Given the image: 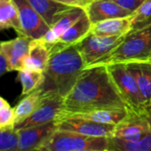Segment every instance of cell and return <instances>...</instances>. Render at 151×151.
Masks as SVG:
<instances>
[{"label":"cell","mask_w":151,"mask_h":151,"mask_svg":"<svg viewBox=\"0 0 151 151\" xmlns=\"http://www.w3.org/2000/svg\"><path fill=\"white\" fill-rule=\"evenodd\" d=\"M57 130L55 121L31 127L18 129V151L39 150L43 142Z\"/></svg>","instance_id":"obj_12"},{"label":"cell","mask_w":151,"mask_h":151,"mask_svg":"<svg viewBox=\"0 0 151 151\" xmlns=\"http://www.w3.org/2000/svg\"><path fill=\"white\" fill-rule=\"evenodd\" d=\"M82 7L92 24L133 14V12L122 7L114 0H89Z\"/></svg>","instance_id":"obj_10"},{"label":"cell","mask_w":151,"mask_h":151,"mask_svg":"<svg viewBox=\"0 0 151 151\" xmlns=\"http://www.w3.org/2000/svg\"><path fill=\"white\" fill-rule=\"evenodd\" d=\"M108 151H151V131L136 142H123L109 137Z\"/></svg>","instance_id":"obj_24"},{"label":"cell","mask_w":151,"mask_h":151,"mask_svg":"<svg viewBox=\"0 0 151 151\" xmlns=\"http://www.w3.org/2000/svg\"><path fill=\"white\" fill-rule=\"evenodd\" d=\"M150 61H151V60H150Z\"/></svg>","instance_id":"obj_35"},{"label":"cell","mask_w":151,"mask_h":151,"mask_svg":"<svg viewBox=\"0 0 151 151\" xmlns=\"http://www.w3.org/2000/svg\"><path fill=\"white\" fill-rule=\"evenodd\" d=\"M12 71V69L8 58L3 51L0 50V75H4V73Z\"/></svg>","instance_id":"obj_29"},{"label":"cell","mask_w":151,"mask_h":151,"mask_svg":"<svg viewBox=\"0 0 151 151\" xmlns=\"http://www.w3.org/2000/svg\"><path fill=\"white\" fill-rule=\"evenodd\" d=\"M43 91L44 88L42 85L33 92L25 96V97L14 107L15 127L27 119L34 113L41 102Z\"/></svg>","instance_id":"obj_20"},{"label":"cell","mask_w":151,"mask_h":151,"mask_svg":"<svg viewBox=\"0 0 151 151\" xmlns=\"http://www.w3.org/2000/svg\"><path fill=\"white\" fill-rule=\"evenodd\" d=\"M17 80L22 86L21 96H27L42 85L45 75L43 72L24 68L18 71Z\"/></svg>","instance_id":"obj_23"},{"label":"cell","mask_w":151,"mask_h":151,"mask_svg":"<svg viewBox=\"0 0 151 151\" xmlns=\"http://www.w3.org/2000/svg\"><path fill=\"white\" fill-rule=\"evenodd\" d=\"M63 111L64 96L55 90H44L41 102L34 113L15 127L20 129L55 121Z\"/></svg>","instance_id":"obj_7"},{"label":"cell","mask_w":151,"mask_h":151,"mask_svg":"<svg viewBox=\"0 0 151 151\" xmlns=\"http://www.w3.org/2000/svg\"><path fill=\"white\" fill-rule=\"evenodd\" d=\"M125 65L138 81L149 113L151 111V61L131 62Z\"/></svg>","instance_id":"obj_16"},{"label":"cell","mask_w":151,"mask_h":151,"mask_svg":"<svg viewBox=\"0 0 151 151\" xmlns=\"http://www.w3.org/2000/svg\"><path fill=\"white\" fill-rule=\"evenodd\" d=\"M105 66L128 111L137 115L147 116L148 111L145 101L138 81L127 65L125 64H114Z\"/></svg>","instance_id":"obj_4"},{"label":"cell","mask_w":151,"mask_h":151,"mask_svg":"<svg viewBox=\"0 0 151 151\" xmlns=\"http://www.w3.org/2000/svg\"><path fill=\"white\" fill-rule=\"evenodd\" d=\"M73 4H76V5H81V6H83L86 3V0H70Z\"/></svg>","instance_id":"obj_30"},{"label":"cell","mask_w":151,"mask_h":151,"mask_svg":"<svg viewBox=\"0 0 151 151\" xmlns=\"http://www.w3.org/2000/svg\"><path fill=\"white\" fill-rule=\"evenodd\" d=\"M150 131L146 116L129 113L124 120L116 125L111 137L123 142H136Z\"/></svg>","instance_id":"obj_11"},{"label":"cell","mask_w":151,"mask_h":151,"mask_svg":"<svg viewBox=\"0 0 151 151\" xmlns=\"http://www.w3.org/2000/svg\"><path fill=\"white\" fill-rule=\"evenodd\" d=\"M15 113L14 108H12L7 101L1 97L0 98V127L15 126L14 123Z\"/></svg>","instance_id":"obj_27"},{"label":"cell","mask_w":151,"mask_h":151,"mask_svg":"<svg viewBox=\"0 0 151 151\" xmlns=\"http://www.w3.org/2000/svg\"><path fill=\"white\" fill-rule=\"evenodd\" d=\"M150 60L151 25H150L127 33L124 40L115 49L85 68Z\"/></svg>","instance_id":"obj_3"},{"label":"cell","mask_w":151,"mask_h":151,"mask_svg":"<svg viewBox=\"0 0 151 151\" xmlns=\"http://www.w3.org/2000/svg\"><path fill=\"white\" fill-rule=\"evenodd\" d=\"M57 130L69 131L94 137H111L116 125L101 124L73 115H59L56 120Z\"/></svg>","instance_id":"obj_8"},{"label":"cell","mask_w":151,"mask_h":151,"mask_svg":"<svg viewBox=\"0 0 151 151\" xmlns=\"http://www.w3.org/2000/svg\"><path fill=\"white\" fill-rule=\"evenodd\" d=\"M132 30L131 16L105 19L92 24L90 33L101 36H119Z\"/></svg>","instance_id":"obj_17"},{"label":"cell","mask_w":151,"mask_h":151,"mask_svg":"<svg viewBox=\"0 0 151 151\" xmlns=\"http://www.w3.org/2000/svg\"><path fill=\"white\" fill-rule=\"evenodd\" d=\"M85 12V10L81 5H75L65 12L52 25L50 30L42 37V41L47 44H53L58 41L60 36Z\"/></svg>","instance_id":"obj_15"},{"label":"cell","mask_w":151,"mask_h":151,"mask_svg":"<svg viewBox=\"0 0 151 151\" xmlns=\"http://www.w3.org/2000/svg\"><path fill=\"white\" fill-rule=\"evenodd\" d=\"M86 1H87V0H86Z\"/></svg>","instance_id":"obj_34"},{"label":"cell","mask_w":151,"mask_h":151,"mask_svg":"<svg viewBox=\"0 0 151 151\" xmlns=\"http://www.w3.org/2000/svg\"><path fill=\"white\" fill-rule=\"evenodd\" d=\"M114 1H116L119 4H120L122 7L126 8L127 10H129L134 12L146 0H114Z\"/></svg>","instance_id":"obj_28"},{"label":"cell","mask_w":151,"mask_h":151,"mask_svg":"<svg viewBox=\"0 0 151 151\" xmlns=\"http://www.w3.org/2000/svg\"><path fill=\"white\" fill-rule=\"evenodd\" d=\"M92 23L87 15L86 12L60 36L58 41L53 44L47 45L50 50H54L56 49L65 47L73 44H76L81 39H83L87 35L90 33Z\"/></svg>","instance_id":"obj_14"},{"label":"cell","mask_w":151,"mask_h":151,"mask_svg":"<svg viewBox=\"0 0 151 151\" xmlns=\"http://www.w3.org/2000/svg\"><path fill=\"white\" fill-rule=\"evenodd\" d=\"M84 68V61L75 44L51 50L42 87L44 90H55L65 98Z\"/></svg>","instance_id":"obj_2"},{"label":"cell","mask_w":151,"mask_h":151,"mask_svg":"<svg viewBox=\"0 0 151 151\" xmlns=\"http://www.w3.org/2000/svg\"><path fill=\"white\" fill-rule=\"evenodd\" d=\"M88 1H89V0H87V1H86V3H87V2H88ZM86 3H85V4H86Z\"/></svg>","instance_id":"obj_33"},{"label":"cell","mask_w":151,"mask_h":151,"mask_svg":"<svg viewBox=\"0 0 151 151\" xmlns=\"http://www.w3.org/2000/svg\"><path fill=\"white\" fill-rule=\"evenodd\" d=\"M31 39L26 35H18L9 41H4L0 44V50L8 58L12 71H19L25 68V62L28 55Z\"/></svg>","instance_id":"obj_13"},{"label":"cell","mask_w":151,"mask_h":151,"mask_svg":"<svg viewBox=\"0 0 151 151\" xmlns=\"http://www.w3.org/2000/svg\"><path fill=\"white\" fill-rule=\"evenodd\" d=\"M50 58V50L42 38L32 39L25 68L43 72L46 70Z\"/></svg>","instance_id":"obj_18"},{"label":"cell","mask_w":151,"mask_h":151,"mask_svg":"<svg viewBox=\"0 0 151 151\" xmlns=\"http://www.w3.org/2000/svg\"><path fill=\"white\" fill-rule=\"evenodd\" d=\"M28 3L40 13L46 23L51 27L56 21L68 10L73 8V4H67L53 0H27Z\"/></svg>","instance_id":"obj_19"},{"label":"cell","mask_w":151,"mask_h":151,"mask_svg":"<svg viewBox=\"0 0 151 151\" xmlns=\"http://www.w3.org/2000/svg\"><path fill=\"white\" fill-rule=\"evenodd\" d=\"M13 2L17 6L21 27L26 36L31 40L42 38L50 27L27 0H13Z\"/></svg>","instance_id":"obj_9"},{"label":"cell","mask_w":151,"mask_h":151,"mask_svg":"<svg viewBox=\"0 0 151 151\" xmlns=\"http://www.w3.org/2000/svg\"><path fill=\"white\" fill-rule=\"evenodd\" d=\"M127 109L105 65L85 68L64 98L61 114L88 113L101 110Z\"/></svg>","instance_id":"obj_1"},{"label":"cell","mask_w":151,"mask_h":151,"mask_svg":"<svg viewBox=\"0 0 151 151\" xmlns=\"http://www.w3.org/2000/svg\"><path fill=\"white\" fill-rule=\"evenodd\" d=\"M146 118H147V119H148V121H149V123H150V130H151V111L147 114V116H146Z\"/></svg>","instance_id":"obj_32"},{"label":"cell","mask_w":151,"mask_h":151,"mask_svg":"<svg viewBox=\"0 0 151 151\" xmlns=\"http://www.w3.org/2000/svg\"><path fill=\"white\" fill-rule=\"evenodd\" d=\"M129 113L130 112L128 111L127 109H119V110H101V111H95L88 113L60 114V115H73L101 124L118 125L122 120H124L129 115Z\"/></svg>","instance_id":"obj_22"},{"label":"cell","mask_w":151,"mask_h":151,"mask_svg":"<svg viewBox=\"0 0 151 151\" xmlns=\"http://www.w3.org/2000/svg\"><path fill=\"white\" fill-rule=\"evenodd\" d=\"M53 1L59 2V3H63V4H73L70 0H53ZM73 5H76V4H73Z\"/></svg>","instance_id":"obj_31"},{"label":"cell","mask_w":151,"mask_h":151,"mask_svg":"<svg viewBox=\"0 0 151 151\" xmlns=\"http://www.w3.org/2000/svg\"><path fill=\"white\" fill-rule=\"evenodd\" d=\"M13 28L18 35H26L21 23L17 6L13 0H0V29Z\"/></svg>","instance_id":"obj_21"},{"label":"cell","mask_w":151,"mask_h":151,"mask_svg":"<svg viewBox=\"0 0 151 151\" xmlns=\"http://www.w3.org/2000/svg\"><path fill=\"white\" fill-rule=\"evenodd\" d=\"M132 30H137L151 25V0H146L131 15Z\"/></svg>","instance_id":"obj_25"},{"label":"cell","mask_w":151,"mask_h":151,"mask_svg":"<svg viewBox=\"0 0 151 151\" xmlns=\"http://www.w3.org/2000/svg\"><path fill=\"white\" fill-rule=\"evenodd\" d=\"M19 132L15 126L0 127V150L18 151Z\"/></svg>","instance_id":"obj_26"},{"label":"cell","mask_w":151,"mask_h":151,"mask_svg":"<svg viewBox=\"0 0 151 151\" xmlns=\"http://www.w3.org/2000/svg\"><path fill=\"white\" fill-rule=\"evenodd\" d=\"M108 137H94L56 130L41 146L39 151H108Z\"/></svg>","instance_id":"obj_5"},{"label":"cell","mask_w":151,"mask_h":151,"mask_svg":"<svg viewBox=\"0 0 151 151\" xmlns=\"http://www.w3.org/2000/svg\"><path fill=\"white\" fill-rule=\"evenodd\" d=\"M125 36L126 35L101 36L89 33L78 42L75 46L84 61L85 67H87L115 49L124 40Z\"/></svg>","instance_id":"obj_6"}]
</instances>
